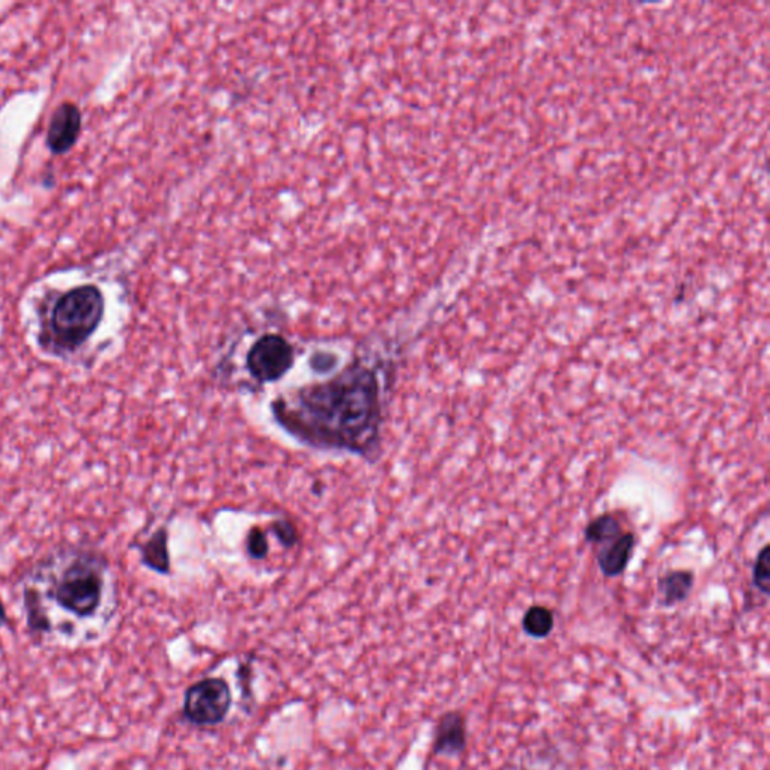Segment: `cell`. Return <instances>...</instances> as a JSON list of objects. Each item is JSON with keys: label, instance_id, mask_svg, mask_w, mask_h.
Here are the masks:
<instances>
[{"label": "cell", "instance_id": "cell-8", "mask_svg": "<svg viewBox=\"0 0 770 770\" xmlns=\"http://www.w3.org/2000/svg\"><path fill=\"white\" fill-rule=\"evenodd\" d=\"M635 548V536L632 533H623L614 539L608 548L602 549L598 555V564L601 572L608 578L622 575L631 560Z\"/></svg>", "mask_w": 770, "mask_h": 770}, {"label": "cell", "instance_id": "cell-17", "mask_svg": "<svg viewBox=\"0 0 770 770\" xmlns=\"http://www.w3.org/2000/svg\"><path fill=\"white\" fill-rule=\"evenodd\" d=\"M7 620V611H5L4 605H2V602H0V628H4Z\"/></svg>", "mask_w": 770, "mask_h": 770}, {"label": "cell", "instance_id": "cell-12", "mask_svg": "<svg viewBox=\"0 0 770 770\" xmlns=\"http://www.w3.org/2000/svg\"><path fill=\"white\" fill-rule=\"evenodd\" d=\"M522 628L533 638H545L554 629V616L548 608L534 605L525 613L522 619Z\"/></svg>", "mask_w": 770, "mask_h": 770}, {"label": "cell", "instance_id": "cell-2", "mask_svg": "<svg viewBox=\"0 0 770 770\" xmlns=\"http://www.w3.org/2000/svg\"><path fill=\"white\" fill-rule=\"evenodd\" d=\"M110 584L109 564L95 549L53 552L29 570L23 583L29 629L47 634L58 622L70 626L97 619L109 602Z\"/></svg>", "mask_w": 770, "mask_h": 770}, {"label": "cell", "instance_id": "cell-9", "mask_svg": "<svg viewBox=\"0 0 770 770\" xmlns=\"http://www.w3.org/2000/svg\"><path fill=\"white\" fill-rule=\"evenodd\" d=\"M695 576L689 570H674L662 576L659 580V592L662 596V604L665 607H673L688 598L694 586Z\"/></svg>", "mask_w": 770, "mask_h": 770}, {"label": "cell", "instance_id": "cell-7", "mask_svg": "<svg viewBox=\"0 0 770 770\" xmlns=\"http://www.w3.org/2000/svg\"><path fill=\"white\" fill-rule=\"evenodd\" d=\"M467 746V725L459 712H449L438 722L434 751L437 755L458 757Z\"/></svg>", "mask_w": 770, "mask_h": 770}, {"label": "cell", "instance_id": "cell-6", "mask_svg": "<svg viewBox=\"0 0 770 770\" xmlns=\"http://www.w3.org/2000/svg\"><path fill=\"white\" fill-rule=\"evenodd\" d=\"M82 133V112L73 103H64L56 109L47 130V146L56 155L67 154Z\"/></svg>", "mask_w": 770, "mask_h": 770}, {"label": "cell", "instance_id": "cell-15", "mask_svg": "<svg viewBox=\"0 0 770 770\" xmlns=\"http://www.w3.org/2000/svg\"><path fill=\"white\" fill-rule=\"evenodd\" d=\"M273 531L285 546H292L298 539L297 527L289 521L274 522Z\"/></svg>", "mask_w": 770, "mask_h": 770}, {"label": "cell", "instance_id": "cell-1", "mask_svg": "<svg viewBox=\"0 0 770 770\" xmlns=\"http://www.w3.org/2000/svg\"><path fill=\"white\" fill-rule=\"evenodd\" d=\"M273 413L289 434L310 446L369 452L381 428L378 376L363 364H352L330 381L277 399Z\"/></svg>", "mask_w": 770, "mask_h": 770}, {"label": "cell", "instance_id": "cell-16", "mask_svg": "<svg viewBox=\"0 0 770 770\" xmlns=\"http://www.w3.org/2000/svg\"><path fill=\"white\" fill-rule=\"evenodd\" d=\"M333 364V355L330 354H316L312 360L313 369L319 370V372L330 370Z\"/></svg>", "mask_w": 770, "mask_h": 770}, {"label": "cell", "instance_id": "cell-13", "mask_svg": "<svg viewBox=\"0 0 770 770\" xmlns=\"http://www.w3.org/2000/svg\"><path fill=\"white\" fill-rule=\"evenodd\" d=\"M752 583L760 590L763 595L770 593V546L764 545V548L758 552L757 560L752 569Z\"/></svg>", "mask_w": 770, "mask_h": 770}, {"label": "cell", "instance_id": "cell-11", "mask_svg": "<svg viewBox=\"0 0 770 770\" xmlns=\"http://www.w3.org/2000/svg\"><path fill=\"white\" fill-rule=\"evenodd\" d=\"M622 525L613 515H601L590 521L584 530V536L589 543L601 545V543L613 542L622 536Z\"/></svg>", "mask_w": 770, "mask_h": 770}, {"label": "cell", "instance_id": "cell-5", "mask_svg": "<svg viewBox=\"0 0 770 770\" xmlns=\"http://www.w3.org/2000/svg\"><path fill=\"white\" fill-rule=\"evenodd\" d=\"M294 364V348L279 334H265L247 354V369L259 382L282 378Z\"/></svg>", "mask_w": 770, "mask_h": 770}, {"label": "cell", "instance_id": "cell-14", "mask_svg": "<svg viewBox=\"0 0 770 770\" xmlns=\"http://www.w3.org/2000/svg\"><path fill=\"white\" fill-rule=\"evenodd\" d=\"M249 554L255 558H264L268 554V540L261 528H253L247 539Z\"/></svg>", "mask_w": 770, "mask_h": 770}, {"label": "cell", "instance_id": "cell-4", "mask_svg": "<svg viewBox=\"0 0 770 770\" xmlns=\"http://www.w3.org/2000/svg\"><path fill=\"white\" fill-rule=\"evenodd\" d=\"M232 704L231 688L223 679H205L185 692L184 713L188 721L199 727L219 725Z\"/></svg>", "mask_w": 770, "mask_h": 770}, {"label": "cell", "instance_id": "cell-3", "mask_svg": "<svg viewBox=\"0 0 770 770\" xmlns=\"http://www.w3.org/2000/svg\"><path fill=\"white\" fill-rule=\"evenodd\" d=\"M106 301L94 285L77 286L62 294L41 327L38 342L55 357L77 354L103 322Z\"/></svg>", "mask_w": 770, "mask_h": 770}, {"label": "cell", "instance_id": "cell-10", "mask_svg": "<svg viewBox=\"0 0 770 770\" xmlns=\"http://www.w3.org/2000/svg\"><path fill=\"white\" fill-rule=\"evenodd\" d=\"M140 557L143 564L158 573L170 570L169 549H167V531L164 528L155 531L142 546Z\"/></svg>", "mask_w": 770, "mask_h": 770}]
</instances>
